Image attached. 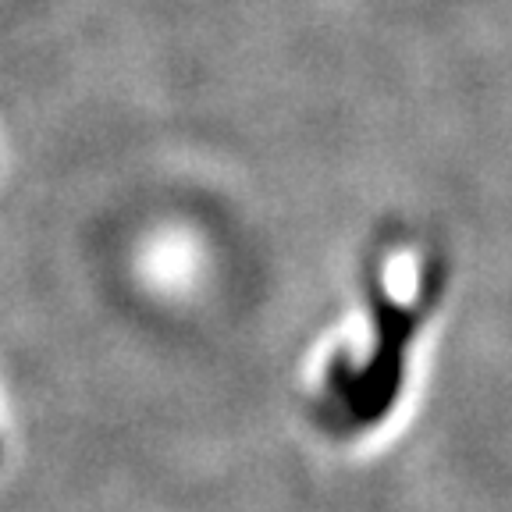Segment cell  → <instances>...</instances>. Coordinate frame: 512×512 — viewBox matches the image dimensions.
Wrapping results in <instances>:
<instances>
[{
    "label": "cell",
    "instance_id": "cell-1",
    "mask_svg": "<svg viewBox=\"0 0 512 512\" xmlns=\"http://www.w3.org/2000/svg\"><path fill=\"white\" fill-rule=\"evenodd\" d=\"M413 324L416 317L409 310L392 303H377V352L374 360L367 363V370L356 374L352 395L345 399L360 424H374L392 406L395 388L402 381V349H406Z\"/></svg>",
    "mask_w": 512,
    "mask_h": 512
}]
</instances>
